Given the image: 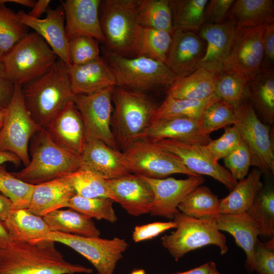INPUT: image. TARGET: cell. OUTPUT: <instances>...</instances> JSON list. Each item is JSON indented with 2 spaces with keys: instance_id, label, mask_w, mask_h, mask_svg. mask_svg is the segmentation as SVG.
Instances as JSON below:
<instances>
[{
  "instance_id": "cell-1",
  "label": "cell",
  "mask_w": 274,
  "mask_h": 274,
  "mask_svg": "<svg viewBox=\"0 0 274 274\" xmlns=\"http://www.w3.org/2000/svg\"><path fill=\"white\" fill-rule=\"evenodd\" d=\"M55 242L12 241L0 249V274L91 273L92 269L67 261Z\"/></svg>"
},
{
  "instance_id": "cell-2",
  "label": "cell",
  "mask_w": 274,
  "mask_h": 274,
  "mask_svg": "<svg viewBox=\"0 0 274 274\" xmlns=\"http://www.w3.org/2000/svg\"><path fill=\"white\" fill-rule=\"evenodd\" d=\"M25 107L33 120L45 128L71 101L68 65L58 58L45 74L21 86Z\"/></svg>"
},
{
  "instance_id": "cell-3",
  "label": "cell",
  "mask_w": 274,
  "mask_h": 274,
  "mask_svg": "<svg viewBox=\"0 0 274 274\" xmlns=\"http://www.w3.org/2000/svg\"><path fill=\"white\" fill-rule=\"evenodd\" d=\"M99 16L105 50L122 56L135 57L143 28L137 0L101 1Z\"/></svg>"
},
{
  "instance_id": "cell-4",
  "label": "cell",
  "mask_w": 274,
  "mask_h": 274,
  "mask_svg": "<svg viewBox=\"0 0 274 274\" xmlns=\"http://www.w3.org/2000/svg\"><path fill=\"white\" fill-rule=\"evenodd\" d=\"M30 161L12 174L17 178L37 185L64 177L80 168V156L58 145L42 127L31 139Z\"/></svg>"
},
{
  "instance_id": "cell-5",
  "label": "cell",
  "mask_w": 274,
  "mask_h": 274,
  "mask_svg": "<svg viewBox=\"0 0 274 274\" xmlns=\"http://www.w3.org/2000/svg\"><path fill=\"white\" fill-rule=\"evenodd\" d=\"M111 125L117 146L122 151L142 139L150 126L156 107L145 94L115 86Z\"/></svg>"
},
{
  "instance_id": "cell-6",
  "label": "cell",
  "mask_w": 274,
  "mask_h": 274,
  "mask_svg": "<svg viewBox=\"0 0 274 274\" xmlns=\"http://www.w3.org/2000/svg\"><path fill=\"white\" fill-rule=\"evenodd\" d=\"M58 58L39 35L28 32L2 58L5 77L22 86L45 74Z\"/></svg>"
},
{
  "instance_id": "cell-7",
  "label": "cell",
  "mask_w": 274,
  "mask_h": 274,
  "mask_svg": "<svg viewBox=\"0 0 274 274\" xmlns=\"http://www.w3.org/2000/svg\"><path fill=\"white\" fill-rule=\"evenodd\" d=\"M104 59L112 70L116 86L143 92L161 86H170L177 77L166 64L145 56L126 57L104 50Z\"/></svg>"
},
{
  "instance_id": "cell-8",
  "label": "cell",
  "mask_w": 274,
  "mask_h": 274,
  "mask_svg": "<svg viewBox=\"0 0 274 274\" xmlns=\"http://www.w3.org/2000/svg\"><path fill=\"white\" fill-rule=\"evenodd\" d=\"M176 230L161 238V244L178 261L188 252L204 246H217L220 254L228 251L225 236L218 229L215 219H197L181 212L174 218Z\"/></svg>"
},
{
  "instance_id": "cell-9",
  "label": "cell",
  "mask_w": 274,
  "mask_h": 274,
  "mask_svg": "<svg viewBox=\"0 0 274 274\" xmlns=\"http://www.w3.org/2000/svg\"><path fill=\"white\" fill-rule=\"evenodd\" d=\"M122 152L123 163L129 173L154 179L176 174L189 177L198 175L188 169L177 156L155 142L140 139Z\"/></svg>"
},
{
  "instance_id": "cell-10",
  "label": "cell",
  "mask_w": 274,
  "mask_h": 274,
  "mask_svg": "<svg viewBox=\"0 0 274 274\" xmlns=\"http://www.w3.org/2000/svg\"><path fill=\"white\" fill-rule=\"evenodd\" d=\"M241 138L251 156L252 165L267 174L274 173L273 132L269 125L260 120L250 102L245 99L234 108Z\"/></svg>"
},
{
  "instance_id": "cell-11",
  "label": "cell",
  "mask_w": 274,
  "mask_h": 274,
  "mask_svg": "<svg viewBox=\"0 0 274 274\" xmlns=\"http://www.w3.org/2000/svg\"><path fill=\"white\" fill-rule=\"evenodd\" d=\"M42 128L25 107L21 86L15 84L14 94L0 131V151L14 154L27 165L30 161L29 144Z\"/></svg>"
},
{
  "instance_id": "cell-12",
  "label": "cell",
  "mask_w": 274,
  "mask_h": 274,
  "mask_svg": "<svg viewBox=\"0 0 274 274\" xmlns=\"http://www.w3.org/2000/svg\"><path fill=\"white\" fill-rule=\"evenodd\" d=\"M42 240L59 243L73 249L92 264L97 274H114L117 263L129 246L125 239L117 237L106 239L54 231L36 242Z\"/></svg>"
},
{
  "instance_id": "cell-13",
  "label": "cell",
  "mask_w": 274,
  "mask_h": 274,
  "mask_svg": "<svg viewBox=\"0 0 274 274\" xmlns=\"http://www.w3.org/2000/svg\"><path fill=\"white\" fill-rule=\"evenodd\" d=\"M115 86L76 95L74 102L83 120L87 142L98 140L118 149L111 126L112 92Z\"/></svg>"
},
{
  "instance_id": "cell-14",
  "label": "cell",
  "mask_w": 274,
  "mask_h": 274,
  "mask_svg": "<svg viewBox=\"0 0 274 274\" xmlns=\"http://www.w3.org/2000/svg\"><path fill=\"white\" fill-rule=\"evenodd\" d=\"M264 27L236 28L233 44L224 63L223 72L248 82L262 70Z\"/></svg>"
},
{
  "instance_id": "cell-15",
  "label": "cell",
  "mask_w": 274,
  "mask_h": 274,
  "mask_svg": "<svg viewBox=\"0 0 274 274\" xmlns=\"http://www.w3.org/2000/svg\"><path fill=\"white\" fill-rule=\"evenodd\" d=\"M156 143L177 156L193 173L210 176L222 183L230 191L237 184L238 181L212 156L205 145L171 140H161Z\"/></svg>"
},
{
  "instance_id": "cell-16",
  "label": "cell",
  "mask_w": 274,
  "mask_h": 274,
  "mask_svg": "<svg viewBox=\"0 0 274 274\" xmlns=\"http://www.w3.org/2000/svg\"><path fill=\"white\" fill-rule=\"evenodd\" d=\"M141 177L149 184L153 193L149 214L153 216L169 219H174L180 213L178 206L188 194L204 182V178L201 175L191 176L185 179Z\"/></svg>"
},
{
  "instance_id": "cell-17",
  "label": "cell",
  "mask_w": 274,
  "mask_h": 274,
  "mask_svg": "<svg viewBox=\"0 0 274 274\" xmlns=\"http://www.w3.org/2000/svg\"><path fill=\"white\" fill-rule=\"evenodd\" d=\"M206 48L205 41L195 32L175 29L165 63L177 79L185 77L199 67Z\"/></svg>"
},
{
  "instance_id": "cell-18",
  "label": "cell",
  "mask_w": 274,
  "mask_h": 274,
  "mask_svg": "<svg viewBox=\"0 0 274 274\" xmlns=\"http://www.w3.org/2000/svg\"><path fill=\"white\" fill-rule=\"evenodd\" d=\"M61 2L64 12L65 30L68 41L79 36H87L104 43L99 16L101 1Z\"/></svg>"
},
{
  "instance_id": "cell-19",
  "label": "cell",
  "mask_w": 274,
  "mask_h": 274,
  "mask_svg": "<svg viewBox=\"0 0 274 274\" xmlns=\"http://www.w3.org/2000/svg\"><path fill=\"white\" fill-rule=\"evenodd\" d=\"M199 31V36L206 44L199 67L220 75L233 44L236 28L234 24L227 19L219 24L204 23Z\"/></svg>"
},
{
  "instance_id": "cell-20",
  "label": "cell",
  "mask_w": 274,
  "mask_h": 274,
  "mask_svg": "<svg viewBox=\"0 0 274 274\" xmlns=\"http://www.w3.org/2000/svg\"><path fill=\"white\" fill-rule=\"evenodd\" d=\"M21 21L35 30L49 45L58 58L67 65L72 64L68 41L65 30L64 12L61 7L48 9L44 18H36L23 11L18 13Z\"/></svg>"
},
{
  "instance_id": "cell-21",
  "label": "cell",
  "mask_w": 274,
  "mask_h": 274,
  "mask_svg": "<svg viewBox=\"0 0 274 274\" xmlns=\"http://www.w3.org/2000/svg\"><path fill=\"white\" fill-rule=\"evenodd\" d=\"M107 182L115 196L116 202L129 215L138 217L150 213L153 193L141 176L129 173Z\"/></svg>"
},
{
  "instance_id": "cell-22",
  "label": "cell",
  "mask_w": 274,
  "mask_h": 274,
  "mask_svg": "<svg viewBox=\"0 0 274 274\" xmlns=\"http://www.w3.org/2000/svg\"><path fill=\"white\" fill-rule=\"evenodd\" d=\"M141 139L157 142L175 140L189 144L206 145L212 139L202 131L200 119L172 117L153 120Z\"/></svg>"
},
{
  "instance_id": "cell-23",
  "label": "cell",
  "mask_w": 274,
  "mask_h": 274,
  "mask_svg": "<svg viewBox=\"0 0 274 274\" xmlns=\"http://www.w3.org/2000/svg\"><path fill=\"white\" fill-rule=\"evenodd\" d=\"M45 128L58 145L81 154L87 140L83 120L74 101L68 103Z\"/></svg>"
},
{
  "instance_id": "cell-24",
  "label": "cell",
  "mask_w": 274,
  "mask_h": 274,
  "mask_svg": "<svg viewBox=\"0 0 274 274\" xmlns=\"http://www.w3.org/2000/svg\"><path fill=\"white\" fill-rule=\"evenodd\" d=\"M80 159V168L92 172L107 180L129 173L123 163L122 152L98 140L86 142Z\"/></svg>"
},
{
  "instance_id": "cell-25",
  "label": "cell",
  "mask_w": 274,
  "mask_h": 274,
  "mask_svg": "<svg viewBox=\"0 0 274 274\" xmlns=\"http://www.w3.org/2000/svg\"><path fill=\"white\" fill-rule=\"evenodd\" d=\"M68 73L75 95L92 93L116 84L112 70L101 57L85 64L68 65Z\"/></svg>"
},
{
  "instance_id": "cell-26",
  "label": "cell",
  "mask_w": 274,
  "mask_h": 274,
  "mask_svg": "<svg viewBox=\"0 0 274 274\" xmlns=\"http://www.w3.org/2000/svg\"><path fill=\"white\" fill-rule=\"evenodd\" d=\"M75 191L67 176L36 185L30 205L32 213L43 217L65 207Z\"/></svg>"
},
{
  "instance_id": "cell-27",
  "label": "cell",
  "mask_w": 274,
  "mask_h": 274,
  "mask_svg": "<svg viewBox=\"0 0 274 274\" xmlns=\"http://www.w3.org/2000/svg\"><path fill=\"white\" fill-rule=\"evenodd\" d=\"M220 231L228 232L246 255V267L249 272L254 270V247L258 234L257 228L247 214H219L214 218Z\"/></svg>"
},
{
  "instance_id": "cell-28",
  "label": "cell",
  "mask_w": 274,
  "mask_h": 274,
  "mask_svg": "<svg viewBox=\"0 0 274 274\" xmlns=\"http://www.w3.org/2000/svg\"><path fill=\"white\" fill-rule=\"evenodd\" d=\"M246 99L264 123L274 122L273 68L261 70L247 83Z\"/></svg>"
},
{
  "instance_id": "cell-29",
  "label": "cell",
  "mask_w": 274,
  "mask_h": 274,
  "mask_svg": "<svg viewBox=\"0 0 274 274\" xmlns=\"http://www.w3.org/2000/svg\"><path fill=\"white\" fill-rule=\"evenodd\" d=\"M228 18L238 29L265 27L274 23V1H235Z\"/></svg>"
},
{
  "instance_id": "cell-30",
  "label": "cell",
  "mask_w": 274,
  "mask_h": 274,
  "mask_svg": "<svg viewBox=\"0 0 274 274\" xmlns=\"http://www.w3.org/2000/svg\"><path fill=\"white\" fill-rule=\"evenodd\" d=\"M3 222L14 242H35L50 231L43 217L27 209H11Z\"/></svg>"
},
{
  "instance_id": "cell-31",
  "label": "cell",
  "mask_w": 274,
  "mask_h": 274,
  "mask_svg": "<svg viewBox=\"0 0 274 274\" xmlns=\"http://www.w3.org/2000/svg\"><path fill=\"white\" fill-rule=\"evenodd\" d=\"M219 75L199 67L189 75L177 79L168 87L167 95L178 99L207 98L214 93Z\"/></svg>"
},
{
  "instance_id": "cell-32",
  "label": "cell",
  "mask_w": 274,
  "mask_h": 274,
  "mask_svg": "<svg viewBox=\"0 0 274 274\" xmlns=\"http://www.w3.org/2000/svg\"><path fill=\"white\" fill-rule=\"evenodd\" d=\"M261 172L258 168L253 169L246 177L237 182L227 196L220 199L219 214L245 213L263 187L261 181Z\"/></svg>"
},
{
  "instance_id": "cell-33",
  "label": "cell",
  "mask_w": 274,
  "mask_h": 274,
  "mask_svg": "<svg viewBox=\"0 0 274 274\" xmlns=\"http://www.w3.org/2000/svg\"><path fill=\"white\" fill-rule=\"evenodd\" d=\"M50 231L99 237L100 230L92 218L74 210H55L43 216Z\"/></svg>"
},
{
  "instance_id": "cell-34",
  "label": "cell",
  "mask_w": 274,
  "mask_h": 274,
  "mask_svg": "<svg viewBox=\"0 0 274 274\" xmlns=\"http://www.w3.org/2000/svg\"><path fill=\"white\" fill-rule=\"evenodd\" d=\"M219 99H220L215 93L202 100L178 99L167 95L162 104L156 108L152 121L172 117L201 119L205 110Z\"/></svg>"
},
{
  "instance_id": "cell-35",
  "label": "cell",
  "mask_w": 274,
  "mask_h": 274,
  "mask_svg": "<svg viewBox=\"0 0 274 274\" xmlns=\"http://www.w3.org/2000/svg\"><path fill=\"white\" fill-rule=\"evenodd\" d=\"M208 0H169L174 29L199 31Z\"/></svg>"
},
{
  "instance_id": "cell-36",
  "label": "cell",
  "mask_w": 274,
  "mask_h": 274,
  "mask_svg": "<svg viewBox=\"0 0 274 274\" xmlns=\"http://www.w3.org/2000/svg\"><path fill=\"white\" fill-rule=\"evenodd\" d=\"M220 199L208 187L200 185L194 189L178 206L180 212L197 219H211L219 212Z\"/></svg>"
},
{
  "instance_id": "cell-37",
  "label": "cell",
  "mask_w": 274,
  "mask_h": 274,
  "mask_svg": "<svg viewBox=\"0 0 274 274\" xmlns=\"http://www.w3.org/2000/svg\"><path fill=\"white\" fill-rule=\"evenodd\" d=\"M140 23L143 27L174 32L169 0H137Z\"/></svg>"
},
{
  "instance_id": "cell-38",
  "label": "cell",
  "mask_w": 274,
  "mask_h": 274,
  "mask_svg": "<svg viewBox=\"0 0 274 274\" xmlns=\"http://www.w3.org/2000/svg\"><path fill=\"white\" fill-rule=\"evenodd\" d=\"M246 213L255 225L259 235L274 234V191L263 187Z\"/></svg>"
},
{
  "instance_id": "cell-39",
  "label": "cell",
  "mask_w": 274,
  "mask_h": 274,
  "mask_svg": "<svg viewBox=\"0 0 274 274\" xmlns=\"http://www.w3.org/2000/svg\"><path fill=\"white\" fill-rule=\"evenodd\" d=\"M18 13L0 3V57L3 58L28 32Z\"/></svg>"
},
{
  "instance_id": "cell-40",
  "label": "cell",
  "mask_w": 274,
  "mask_h": 274,
  "mask_svg": "<svg viewBox=\"0 0 274 274\" xmlns=\"http://www.w3.org/2000/svg\"><path fill=\"white\" fill-rule=\"evenodd\" d=\"M67 176L76 194L86 198H109L116 202L107 180L98 175L79 168Z\"/></svg>"
},
{
  "instance_id": "cell-41",
  "label": "cell",
  "mask_w": 274,
  "mask_h": 274,
  "mask_svg": "<svg viewBox=\"0 0 274 274\" xmlns=\"http://www.w3.org/2000/svg\"><path fill=\"white\" fill-rule=\"evenodd\" d=\"M172 33L165 30L143 27L136 56H145L165 63Z\"/></svg>"
},
{
  "instance_id": "cell-42",
  "label": "cell",
  "mask_w": 274,
  "mask_h": 274,
  "mask_svg": "<svg viewBox=\"0 0 274 274\" xmlns=\"http://www.w3.org/2000/svg\"><path fill=\"white\" fill-rule=\"evenodd\" d=\"M36 185L26 183L0 165V193L12 202V209H28Z\"/></svg>"
},
{
  "instance_id": "cell-43",
  "label": "cell",
  "mask_w": 274,
  "mask_h": 274,
  "mask_svg": "<svg viewBox=\"0 0 274 274\" xmlns=\"http://www.w3.org/2000/svg\"><path fill=\"white\" fill-rule=\"evenodd\" d=\"M115 201L109 198H86L75 195L66 203L65 207L85 215L91 218L105 220L115 223L118 217L113 208Z\"/></svg>"
},
{
  "instance_id": "cell-44",
  "label": "cell",
  "mask_w": 274,
  "mask_h": 274,
  "mask_svg": "<svg viewBox=\"0 0 274 274\" xmlns=\"http://www.w3.org/2000/svg\"><path fill=\"white\" fill-rule=\"evenodd\" d=\"M235 121L234 108L219 99L205 110L200 119V126L203 133L210 135L215 130L234 125Z\"/></svg>"
},
{
  "instance_id": "cell-45",
  "label": "cell",
  "mask_w": 274,
  "mask_h": 274,
  "mask_svg": "<svg viewBox=\"0 0 274 274\" xmlns=\"http://www.w3.org/2000/svg\"><path fill=\"white\" fill-rule=\"evenodd\" d=\"M247 83L236 76L222 72L217 79L214 93L235 108L246 99Z\"/></svg>"
},
{
  "instance_id": "cell-46",
  "label": "cell",
  "mask_w": 274,
  "mask_h": 274,
  "mask_svg": "<svg viewBox=\"0 0 274 274\" xmlns=\"http://www.w3.org/2000/svg\"><path fill=\"white\" fill-rule=\"evenodd\" d=\"M98 42L87 36H79L70 40L68 50L72 64L81 65L99 58Z\"/></svg>"
},
{
  "instance_id": "cell-47",
  "label": "cell",
  "mask_w": 274,
  "mask_h": 274,
  "mask_svg": "<svg viewBox=\"0 0 274 274\" xmlns=\"http://www.w3.org/2000/svg\"><path fill=\"white\" fill-rule=\"evenodd\" d=\"M223 159L225 166L237 181L247 176L252 165L250 152L242 139L237 147Z\"/></svg>"
},
{
  "instance_id": "cell-48",
  "label": "cell",
  "mask_w": 274,
  "mask_h": 274,
  "mask_svg": "<svg viewBox=\"0 0 274 274\" xmlns=\"http://www.w3.org/2000/svg\"><path fill=\"white\" fill-rule=\"evenodd\" d=\"M242 138L237 127L235 125L226 127L223 134L218 139L212 140L205 147L217 161L224 159L238 145Z\"/></svg>"
},
{
  "instance_id": "cell-49",
  "label": "cell",
  "mask_w": 274,
  "mask_h": 274,
  "mask_svg": "<svg viewBox=\"0 0 274 274\" xmlns=\"http://www.w3.org/2000/svg\"><path fill=\"white\" fill-rule=\"evenodd\" d=\"M254 270L259 274H274V252L257 239L254 250Z\"/></svg>"
},
{
  "instance_id": "cell-50",
  "label": "cell",
  "mask_w": 274,
  "mask_h": 274,
  "mask_svg": "<svg viewBox=\"0 0 274 274\" xmlns=\"http://www.w3.org/2000/svg\"><path fill=\"white\" fill-rule=\"evenodd\" d=\"M174 221L154 222L147 224L135 226L132 234V240L135 243L151 239L164 231L176 228Z\"/></svg>"
},
{
  "instance_id": "cell-51",
  "label": "cell",
  "mask_w": 274,
  "mask_h": 274,
  "mask_svg": "<svg viewBox=\"0 0 274 274\" xmlns=\"http://www.w3.org/2000/svg\"><path fill=\"white\" fill-rule=\"evenodd\" d=\"M235 1L211 0L204 13V23L219 24L225 21Z\"/></svg>"
},
{
  "instance_id": "cell-52",
  "label": "cell",
  "mask_w": 274,
  "mask_h": 274,
  "mask_svg": "<svg viewBox=\"0 0 274 274\" xmlns=\"http://www.w3.org/2000/svg\"><path fill=\"white\" fill-rule=\"evenodd\" d=\"M263 61L262 70L273 68L274 23L264 27L263 36Z\"/></svg>"
},
{
  "instance_id": "cell-53",
  "label": "cell",
  "mask_w": 274,
  "mask_h": 274,
  "mask_svg": "<svg viewBox=\"0 0 274 274\" xmlns=\"http://www.w3.org/2000/svg\"><path fill=\"white\" fill-rule=\"evenodd\" d=\"M14 90V84L6 78H0V110L8 107Z\"/></svg>"
},
{
  "instance_id": "cell-54",
  "label": "cell",
  "mask_w": 274,
  "mask_h": 274,
  "mask_svg": "<svg viewBox=\"0 0 274 274\" xmlns=\"http://www.w3.org/2000/svg\"><path fill=\"white\" fill-rule=\"evenodd\" d=\"M50 0H39L36 1L31 10L27 14L34 18H40V16L48 10Z\"/></svg>"
},
{
  "instance_id": "cell-55",
  "label": "cell",
  "mask_w": 274,
  "mask_h": 274,
  "mask_svg": "<svg viewBox=\"0 0 274 274\" xmlns=\"http://www.w3.org/2000/svg\"><path fill=\"white\" fill-rule=\"evenodd\" d=\"M11 201L0 193V220L4 221L12 209Z\"/></svg>"
},
{
  "instance_id": "cell-56",
  "label": "cell",
  "mask_w": 274,
  "mask_h": 274,
  "mask_svg": "<svg viewBox=\"0 0 274 274\" xmlns=\"http://www.w3.org/2000/svg\"><path fill=\"white\" fill-rule=\"evenodd\" d=\"M12 240L4 222L0 220V249L8 246Z\"/></svg>"
},
{
  "instance_id": "cell-57",
  "label": "cell",
  "mask_w": 274,
  "mask_h": 274,
  "mask_svg": "<svg viewBox=\"0 0 274 274\" xmlns=\"http://www.w3.org/2000/svg\"><path fill=\"white\" fill-rule=\"evenodd\" d=\"M211 263L212 261H210L189 270L176 272L173 274H208L210 270Z\"/></svg>"
},
{
  "instance_id": "cell-58",
  "label": "cell",
  "mask_w": 274,
  "mask_h": 274,
  "mask_svg": "<svg viewBox=\"0 0 274 274\" xmlns=\"http://www.w3.org/2000/svg\"><path fill=\"white\" fill-rule=\"evenodd\" d=\"M6 162H11L16 165H18L20 164L21 160L13 153L0 151V165Z\"/></svg>"
},
{
  "instance_id": "cell-59",
  "label": "cell",
  "mask_w": 274,
  "mask_h": 274,
  "mask_svg": "<svg viewBox=\"0 0 274 274\" xmlns=\"http://www.w3.org/2000/svg\"><path fill=\"white\" fill-rule=\"evenodd\" d=\"M34 0H0V3H13L24 7L32 8L35 3Z\"/></svg>"
},
{
  "instance_id": "cell-60",
  "label": "cell",
  "mask_w": 274,
  "mask_h": 274,
  "mask_svg": "<svg viewBox=\"0 0 274 274\" xmlns=\"http://www.w3.org/2000/svg\"><path fill=\"white\" fill-rule=\"evenodd\" d=\"M7 109L0 110V131L2 129V127L4 123V121L6 112H7Z\"/></svg>"
},
{
  "instance_id": "cell-61",
  "label": "cell",
  "mask_w": 274,
  "mask_h": 274,
  "mask_svg": "<svg viewBox=\"0 0 274 274\" xmlns=\"http://www.w3.org/2000/svg\"><path fill=\"white\" fill-rule=\"evenodd\" d=\"M208 274H221L217 269L215 262L212 261L210 270Z\"/></svg>"
},
{
  "instance_id": "cell-62",
  "label": "cell",
  "mask_w": 274,
  "mask_h": 274,
  "mask_svg": "<svg viewBox=\"0 0 274 274\" xmlns=\"http://www.w3.org/2000/svg\"><path fill=\"white\" fill-rule=\"evenodd\" d=\"M0 78H6L4 72L3 59L1 57H0Z\"/></svg>"
},
{
  "instance_id": "cell-63",
  "label": "cell",
  "mask_w": 274,
  "mask_h": 274,
  "mask_svg": "<svg viewBox=\"0 0 274 274\" xmlns=\"http://www.w3.org/2000/svg\"><path fill=\"white\" fill-rule=\"evenodd\" d=\"M130 274H146V273L143 269H135L132 271Z\"/></svg>"
}]
</instances>
